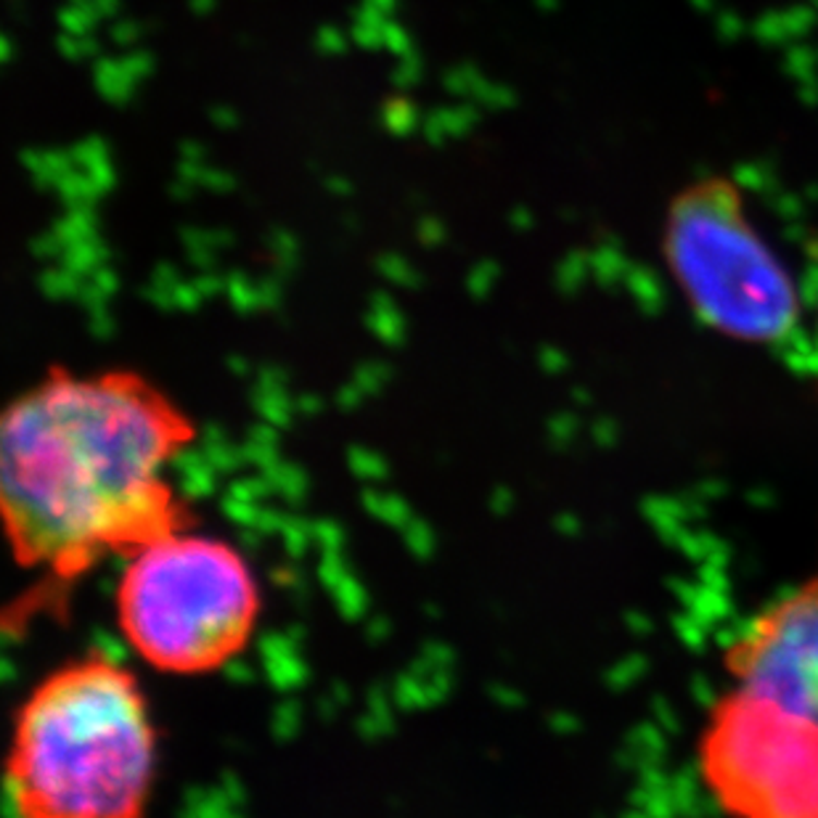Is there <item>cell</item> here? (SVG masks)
<instances>
[{"mask_svg":"<svg viewBox=\"0 0 818 818\" xmlns=\"http://www.w3.org/2000/svg\"><path fill=\"white\" fill-rule=\"evenodd\" d=\"M194 424L131 374H53L0 419V514L16 564L70 586L196 525L170 469Z\"/></svg>","mask_w":818,"mask_h":818,"instance_id":"obj_1","label":"cell"},{"mask_svg":"<svg viewBox=\"0 0 818 818\" xmlns=\"http://www.w3.org/2000/svg\"><path fill=\"white\" fill-rule=\"evenodd\" d=\"M159 734L127 666L90 651L29 688L14 718L5 792L14 818H144Z\"/></svg>","mask_w":818,"mask_h":818,"instance_id":"obj_2","label":"cell"},{"mask_svg":"<svg viewBox=\"0 0 818 818\" xmlns=\"http://www.w3.org/2000/svg\"><path fill=\"white\" fill-rule=\"evenodd\" d=\"M260 614L263 594L249 559L199 525L122 559L117 631L157 673L194 679L229 668L255 638Z\"/></svg>","mask_w":818,"mask_h":818,"instance_id":"obj_3","label":"cell"},{"mask_svg":"<svg viewBox=\"0 0 818 818\" xmlns=\"http://www.w3.org/2000/svg\"><path fill=\"white\" fill-rule=\"evenodd\" d=\"M660 260L681 303L712 334L773 347L803 323L795 273L731 175L707 172L670 196Z\"/></svg>","mask_w":818,"mask_h":818,"instance_id":"obj_4","label":"cell"},{"mask_svg":"<svg viewBox=\"0 0 818 818\" xmlns=\"http://www.w3.org/2000/svg\"><path fill=\"white\" fill-rule=\"evenodd\" d=\"M721 699L760 729L818 747V572L758 612L723 647Z\"/></svg>","mask_w":818,"mask_h":818,"instance_id":"obj_5","label":"cell"},{"mask_svg":"<svg viewBox=\"0 0 818 818\" xmlns=\"http://www.w3.org/2000/svg\"><path fill=\"white\" fill-rule=\"evenodd\" d=\"M94 77H96V90L101 94V98H107L109 103L131 101L135 80L127 77V72L122 70L120 59L98 57L94 64Z\"/></svg>","mask_w":818,"mask_h":818,"instance_id":"obj_6","label":"cell"},{"mask_svg":"<svg viewBox=\"0 0 818 818\" xmlns=\"http://www.w3.org/2000/svg\"><path fill=\"white\" fill-rule=\"evenodd\" d=\"M109 255H112V252L103 247L96 236H90L77 244H66L64 252H61V268L70 270L72 276L80 279V276L94 273L98 266H103V263L109 260Z\"/></svg>","mask_w":818,"mask_h":818,"instance_id":"obj_7","label":"cell"},{"mask_svg":"<svg viewBox=\"0 0 818 818\" xmlns=\"http://www.w3.org/2000/svg\"><path fill=\"white\" fill-rule=\"evenodd\" d=\"M94 229H96L94 205H90V202H80V205L70 207L66 218L57 220L53 233H57L59 242L66 247V244H77V242H83V239L96 236Z\"/></svg>","mask_w":818,"mask_h":818,"instance_id":"obj_8","label":"cell"},{"mask_svg":"<svg viewBox=\"0 0 818 818\" xmlns=\"http://www.w3.org/2000/svg\"><path fill=\"white\" fill-rule=\"evenodd\" d=\"M59 191L61 199L66 202V205H80V202H90L94 205L96 196H101V191L96 188V183L90 181L88 172H66L64 178H59L57 186H53Z\"/></svg>","mask_w":818,"mask_h":818,"instance_id":"obj_9","label":"cell"},{"mask_svg":"<svg viewBox=\"0 0 818 818\" xmlns=\"http://www.w3.org/2000/svg\"><path fill=\"white\" fill-rule=\"evenodd\" d=\"M268 244L276 255V276H289L297 268V239L284 229H273L268 233Z\"/></svg>","mask_w":818,"mask_h":818,"instance_id":"obj_10","label":"cell"},{"mask_svg":"<svg viewBox=\"0 0 818 818\" xmlns=\"http://www.w3.org/2000/svg\"><path fill=\"white\" fill-rule=\"evenodd\" d=\"M75 168V159H72L70 151H46V162H42V170L35 172L33 181L35 186L40 191L57 186L59 178H64L66 172H72Z\"/></svg>","mask_w":818,"mask_h":818,"instance_id":"obj_11","label":"cell"},{"mask_svg":"<svg viewBox=\"0 0 818 818\" xmlns=\"http://www.w3.org/2000/svg\"><path fill=\"white\" fill-rule=\"evenodd\" d=\"M440 114L442 127H445L448 135H464L475 127L477 122V103L464 101L453 109H435Z\"/></svg>","mask_w":818,"mask_h":818,"instance_id":"obj_12","label":"cell"},{"mask_svg":"<svg viewBox=\"0 0 818 818\" xmlns=\"http://www.w3.org/2000/svg\"><path fill=\"white\" fill-rule=\"evenodd\" d=\"M384 125L390 133L408 135L416 125H419V114H416V109L411 107L408 101H403V98H395V101L387 103Z\"/></svg>","mask_w":818,"mask_h":818,"instance_id":"obj_13","label":"cell"},{"mask_svg":"<svg viewBox=\"0 0 818 818\" xmlns=\"http://www.w3.org/2000/svg\"><path fill=\"white\" fill-rule=\"evenodd\" d=\"M483 80L485 77L479 75L475 64H459L442 75V85H445L453 96H472Z\"/></svg>","mask_w":818,"mask_h":818,"instance_id":"obj_14","label":"cell"},{"mask_svg":"<svg viewBox=\"0 0 818 818\" xmlns=\"http://www.w3.org/2000/svg\"><path fill=\"white\" fill-rule=\"evenodd\" d=\"M377 268L381 276H387V279L395 281V284H403V286L419 284V276H416L414 266H411L408 260H403L400 255H392V252H387V255L379 257Z\"/></svg>","mask_w":818,"mask_h":818,"instance_id":"obj_15","label":"cell"},{"mask_svg":"<svg viewBox=\"0 0 818 818\" xmlns=\"http://www.w3.org/2000/svg\"><path fill=\"white\" fill-rule=\"evenodd\" d=\"M40 289L48 294V297H70V294L80 292V284H77V276H72L70 270L53 268V270H42Z\"/></svg>","mask_w":818,"mask_h":818,"instance_id":"obj_16","label":"cell"},{"mask_svg":"<svg viewBox=\"0 0 818 818\" xmlns=\"http://www.w3.org/2000/svg\"><path fill=\"white\" fill-rule=\"evenodd\" d=\"M98 20L96 9H77V5H66V9L59 11V24L64 33L70 35H88L90 27H94Z\"/></svg>","mask_w":818,"mask_h":818,"instance_id":"obj_17","label":"cell"},{"mask_svg":"<svg viewBox=\"0 0 818 818\" xmlns=\"http://www.w3.org/2000/svg\"><path fill=\"white\" fill-rule=\"evenodd\" d=\"M72 159H75L77 168H83L88 172L94 164L103 162L107 159V141L98 138V135H90V138L80 141V144L72 146Z\"/></svg>","mask_w":818,"mask_h":818,"instance_id":"obj_18","label":"cell"},{"mask_svg":"<svg viewBox=\"0 0 818 818\" xmlns=\"http://www.w3.org/2000/svg\"><path fill=\"white\" fill-rule=\"evenodd\" d=\"M225 292H229L231 303L236 307H242V310H249V307L257 303L255 289L249 286L247 276H244L242 270H233V273H229V279H225Z\"/></svg>","mask_w":818,"mask_h":818,"instance_id":"obj_19","label":"cell"},{"mask_svg":"<svg viewBox=\"0 0 818 818\" xmlns=\"http://www.w3.org/2000/svg\"><path fill=\"white\" fill-rule=\"evenodd\" d=\"M422 77V59L416 57V51H408L405 57H398V66L392 72V83L398 88H411L416 85V80Z\"/></svg>","mask_w":818,"mask_h":818,"instance_id":"obj_20","label":"cell"},{"mask_svg":"<svg viewBox=\"0 0 818 818\" xmlns=\"http://www.w3.org/2000/svg\"><path fill=\"white\" fill-rule=\"evenodd\" d=\"M472 98H475L479 107H490V109H501L512 103V94H509L506 88H501V85L488 83V80H483V83L477 85V90L472 94Z\"/></svg>","mask_w":818,"mask_h":818,"instance_id":"obj_21","label":"cell"},{"mask_svg":"<svg viewBox=\"0 0 818 818\" xmlns=\"http://www.w3.org/2000/svg\"><path fill=\"white\" fill-rule=\"evenodd\" d=\"M496 270H498L496 263H490V260L477 263V266L472 268L469 281H466V286H469V292L475 294V297H483V294H488L490 281L496 279Z\"/></svg>","mask_w":818,"mask_h":818,"instance_id":"obj_22","label":"cell"},{"mask_svg":"<svg viewBox=\"0 0 818 818\" xmlns=\"http://www.w3.org/2000/svg\"><path fill=\"white\" fill-rule=\"evenodd\" d=\"M381 33H384V48H390V51L395 53V57H405V53H408V51H414V48H411L408 33H405V29L400 27V24L387 20L384 27H381Z\"/></svg>","mask_w":818,"mask_h":818,"instance_id":"obj_23","label":"cell"},{"mask_svg":"<svg viewBox=\"0 0 818 818\" xmlns=\"http://www.w3.org/2000/svg\"><path fill=\"white\" fill-rule=\"evenodd\" d=\"M120 64H122V70L127 72V77L141 80L144 75H149L151 57H149V53L131 51V53H125V57H120Z\"/></svg>","mask_w":818,"mask_h":818,"instance_id":"obj_24","label":"cell"},{"mask_svg":"<svg viewBox=\"0 0 818 818\" xmlns=\"http://www.w3.org/2000/svg\"><path fill=\"white\" fill-rule=\"evenodd\" d=\"M416 236H419V242L427 244V247H438L442 239H445V225H442L438 218H422Z\"/></svg>","mask_w":818,"mask_h":818,"instance_id":"obj_25","label":"cell"},{"mask_svg":"<svg viewBox=\"0 0 818 818\" xmlns=\"http://www.w3.org/2000/svg\"><path fill=\"white\" fill-rule=\"evenodd\" d=\"M353 38L355 46L361 48H381L384 46V33H381V27H368V24H355L353 27Z\"/></svg>","mask_w":818,"mask_h":818,"instance_id":"obj_26","label":"cell"},{"mask_svg":"<svg viewBox=\"0 0 818 818\" xmlns=\"http://www.w3.org/2000/svg\"><path fill=\"white\" fill-rule=\"evenodd\" d=\"M316 46L321 48L323 53H342L344 51V35L337 27H331V24H326V27L318 29Z\"/></svg>","mask_w":818,"mask_h":818,"instance_id":"obj_27","label":"cell"},{"mask_svg":"<svg viewBox=\"0 0 818 818\" xmlns=\"http://www.w3.org/2000/svg\"><path fill=\"white\" fill-rule=\"evenodd\" d=\"M199 186H205V188H210V191H220V194H225V191H231V188H236V186H233V178L231 175H225V172L223 170H210V168H205V172H202V178H199Z\"/></svg>","mask_w":818,"mask_h":818,"instance_id":"obj_28","label":"cell"},{"mask_svg":"<svg viewBox=\"0 0 818 818\" xmlns=\"http://www.w3.org/2000/svg\"><path fill=\"white\" fill-rule=\"evenodd\" d=\"M29 249H33L35 257H61V252H64V244L59 242L57 233H51V236L33 239Z\"/></svg>","mask_w":818,"mask_h":818,"instance_id":"obj_29","label":"cell"},{"mask_svg":"<svg viewBox=\"0 0 818 818\" xmlns=\"http://www.w3.org/2000/svg\"><path fill=\"white\" fill-rule=\"evenodd\" d=\"M424 138H427L432 146L445 144L448 133H445V127H442V120L438 112H429L427 117H424Z\"/></svg>","mask_w":818,"mask_h":818,"instance_id":"obj_30","label":"cell"},{"mask_svg":"<svg viewBox=\"0 0 818 818\" xmlns=\"http://www.w3.org/2000/svg\"><path fill=\"white\" fill-rule=\"evenodd\" d=\"M387 14L374 3H363L361 9H355V24H368V27H384Z\"/></svg>","mask_w":818,"mask_h":818,"instance_id":"obj_31","label":"cell"},{"mask_svg":"<svg viewBox=\"0 0 818 818\" xmlns=\"http://www.w3.org/2000/svg\"><path fill=\"white\" fill-rule=\"evenodd\" d=\"M181 242L186 249H212L210 247V231L205 229H194V225H183L181 229Z\"/></svg>","mask_w":818,"mask_h":818,"instance_id":"obj_32","label":"cell"},{"mask_svg":"<svg viewBox=\"0 0 818 818\" xmlns=\"http://www.w3.org/2000/svg\"><path fill=\"white\" fill-rule=\"evenodd\" d=\"M138 38H141V27L135 22L122 20L112 27V40L117 42V46H133Z\"/></svg>","mask_w":818,"mask_h":818,"instance_id":"obj_33","label":"cell"},{"mask_svg":"<svg viewBox=\"0 0 818 818\" xmlns=\"http://www.w3.org/2000/svg\"><path fill=\"white\" fill-rule=\"evenodd\" d=\"M88 175H90V181L96 183V188L101 191V194H103V191H109V188L114 186V172H112V164H109L107 159H103V162L94 164V168L88 170Z\"/></svg>","mask_w":818,"mask_h":818,"instance_id":"obj_34","label":"cell"},{"mask_svg":"<svg viewBox=\"0 0 818 818\" xmlns=\"http://www.w3.org/2000/svg\"><path fill=\"white\" fill-rule=\"evenodd\" d=\"M57 48H59L61 57H64V59H70V61L83 59V46H80V38H77V35L61 33V35H59V40H57Z\"/></svg>","mask_w":818,"mask_h":818,"instance_id":"obj_35","label":"cell"},{"mask_svg":"<svg viewBox=\"0 0 818 818\" xmlns=\"http://www.w3.org/2000/svg\"><path fill=\"white\" fill-rule=\"evenodd\" d=\"M77 297H80V303H83L85 307H90V310L98 313V310H101V305H103V297H107V294H103V292H101V289H98V286L94 284V281H90V284H88V286H80Z\"/></svg>","mask_w":818,"mask_h":818,"instance_id":"obj_36","label":"cell"},{"mask_svg":"<svg viewBox=\"0 0 818 818\" xmlns=\"http://www.w3.org/2000/svg\"><path fill=\"white\" fill-rule=\"evenodd\" d=\"M255 297L257 305H273L276 300H279V284H276V279H263L260 284L255 286Z\"/></svg>","mask_w":818,"mask_h":818,"instance_id":"obj_37","label":"cell"},{"mask_svg":"<svg viewBox=\"0 0 818 818\" xmlns=\"http://www.w3.org/2000/svg\"><path fill=\"white\" fill-rule=\"evenodd\" d=\"M202 294L196 292L194 284H175L172 286V300H175V305L181 307H194L196 300H199Z\"/></svg>","mask_w":818,"mask_h":818,"instance_id":"obj_38","label":"cell"},{"mask_svg":"<svg viewBox=\"0 0 818 818\" xmlns=\"http://www.w3.org/2000/svg\"><path fill=\"white\" fill-rule=\"evenodd\" d=\"M212 252H215V249H207V247H202V249H186V257H188V263H191V266H194V268H199V270H212V268H215V255H212Z\"/></svg>","mask_w":818,"mask_h":818,"instance_id":"obj_39","label":"cell"},{"mask_svg":"<svg viewBox=\"0 0 818 818\" xmlns=\"http://www.w3.org/2000/svg\"><path fill=\"white\" fill-rule=\"evenodd\" d=\"M94 284H96L98 289H101L103 294H112L114 289H117V276H114V270H112V268H107V266H98V268L94 270Z\"/></svg>","mask_w":818,"mask_h":818,"instance_id":"obj_40","label":"cell"},{"mask_svg":"<svg viewBox=\"0 0 818 818\" xmlns=\"http://www.w3.org/2000/svg\"><path fill=\"white\" fill-rule=\"evenodd\" d=\"M210 120L215 127H223V131H229V127L236 125V112L229 107H212L210 109Z\"/></svg>","mask_w":818,"mask_h":818,"instance_id":"obj_41","label":"cell"},{"mask_svg":"<svg viewBox=\"0 0 818 818\" xmlns=\"http://www.w3.org/2000/svg\"><path fill=\"white\" fill-rule=\"evenodd\" d=\"M194 286H196V292H199V294H202V297H210V294L220 292V286H223V281H220V279H218V276L207 273V270H205V273H202V276H199V279H196V281H194Z\"/></svg>","mask_w":818,"mask_h":818,"instance_id":"obj_42","label":"cell"},{"mask_svg":"<svg viewBox=\"0 0 818 818\" xmlns=\"http://www.w3.org/2000/svg\"><path fill=\"white\" fill-rule=\"evenodd\" d=\"M144 294H146V297H149V300H154V303H157L159 307H170V305H175V300H172V289H170V286L151 284V286H146V289H144Z\"/></svg>","mask_w":818,"mask_h":818,"instance_id":"obj_43","label":"cell"},{"mask_svg":"<svg viewBox=\"0 0 818 818\" xmlns=\"http://www.w3.org/2000/svg\"><path fill=\"white\" fill-rule=\"evenodd\" d=\"M154 284L159 286H175L178 284V273L175 268L170 266V263H159L157 268H154Z\"/></svg>","mask_w":818,"mask_h":818,"instance_id":"obj_44","label":"cell"},{"mask_svg":"<svg viewBox=\"0 0 818 818\" xmlns=\"http://www.w3.org/2000/svg\"><path fill=\"white\" fill-rule=\"evenodd\" d=\"M202 172H205V168H202V162H191V159H181V164H178V178H183V181L199 183Z\"/></svg>","mask_w":818,"mask_h":818,"instance_id":"obj_45","label":"cell"},{"mask_svg":"<svg viewBox=\"0 0 818 818\" xmlns=\"http://www.w3.org/2000/svg\"><path fill=\"white\" fill-rule=\"evenodd\" d=\"M42 162H46V151H38V149L22 151V164L29 172H33V175H35V172L42 170Z\"/></svg>","mask_w":818,"mask_h":818,"instance_id":"obj_46","label":"cell"},{"mask_svg":"<svg viewBox=\"0 0 818 818\" xmlns=\"http://www.w3.org/2000/svg\"><path fill=\"white\" fill-rule=\"evenodd\" d=\"M194 186H196V183L183 181V178H175V181L170 183L168 191H170V196H175V199L186 202V199H191V194H194Z\"/></svg>","mask_w":818,"mask_h":818,"instance_id":"obj_47","label":"cell"},{"mask_svg":"<svg viewBox=\"0 0 818 818\" xmlns=\"http://www.w3.org/2000/svg\"><path fill=\"white\" fill-rule=\"evenodd\" d=\"M181 159H191V162H202L205 159V149H202L196 141H183L181 144Z\"/></svg>","mask_w":818,"mask_h":818,"instance_id":"obj_48","label":"cell"},{"mask_svg":"<svg viewBox=\"0 0 818 818\" xmlns=\"http://www.w3.org/2000/svg\"><path fill=\"white\" fill-rule=\"evenodd\" d=\"M326 188H329L331 194H340V196H347L350 191H353V186H350V181H344V178H340V175L326 178Z\"/></svg>","mask_w":818,"mask_h":818,"instance_id":"obj_49","label":"cell"},{"mask_svg":"<svg viewBox=\"0 0 818 818\" xmlns=\"http://www.w3.org/2000/svg\"><path fill=\"white\" fill-rule=\"evenodd\" d=\"M231 242H233V236H231L229 231H223V229H212L210 231V247L212 249H225Z\"/></svg>","mask_w":818,"mask_h":818,"instance_id":"obj_50","label":"cell"},{"mask_svg":"<svg viewBox=\"0 0 818 818\" xmlns=\"http://www.w3.org/2000/svg\"><path fill=\"white\" fill-rule=\"evenodd\" d=\"M98 16H114L117 14V0H94Z\"/></svg>","mask_w":818,"mask_h":818,"instance_id":"obj_51","label":"cell"},{"mask_svg":"<svg viewBox=\"0 0 818 818\" xmlns=\"http://www.w3.org/2000/svg\"><path fill=\"white\" fill-rule=\"evenodd\" d=\"M188 5L194 14H210L215 9V0H188Z\"/></svg>","mask_w":818,"mask_h":818,"instance_id":"obj_52","label":"cell"},{"mask_svg":"<svg viewBox=\"0 0 818 818\" xmlns=\"http://www.w3.org/2000/svg\"><path fill=\"white\" fill-rule=\"evenodd\" d=\"M0 61H11V38L9 35H0Z\"/></svg>","mask_w":818,"mask_h":818,"instance_id":"obj_53","label":"cell"},{"mask_svg":"<svg viewBox=\"0 0 818 818\" xmlns=\"http://www.w3.org/2000/svg\"><path fill=\"white\" fill-rule=\"evenodd\" d=\"M512 223L516 225V229H525V225H527V215H525V210H514V212H512Z\"/></svg>","mask_w":818,"mask_h":818,"instance_id":"obj_54","label":"cell"},{"mask_svg":"<svg viewBox=\"0 0 818 818\" xmlns=\"http://www.w3.org/2000/svg\"><path fill=\"white\" fill-rule=\"evenodd\" d=\"M368 3L379 5V9H381V11H384V14H390V11H392V9H395V0H368Z\"/></svg>","mask_w":818,"mask_h":818,"instance_id":"obj_55","label":"cell"},{"mask_svg":"<svg viewBox=\"0 0 818 818\" xmlns=\"http://www.w3.org/2000/svg\"><path fill=\"white\" fill-rule=\"evenodd\" d=\"M344 225H347V231H355V225L358 223H355V218H344Z\"/></svg>","mask_w":818,"mask_h":818,"instance_id":"obj_56","label":"cell"},{"mask_svg":"<svg viewBox=\"0 0 818 818\" xmlns=\"http://www.w3.org/2000/svg\"><path fill=\"white\" fill-rule=\"evenodd\" d=\"M816 334H818V297H816Z\"/></svg>","mask_w":818,"mask_h":818,"instance_id":"obj_57","label":"cell"}]
</instances>
